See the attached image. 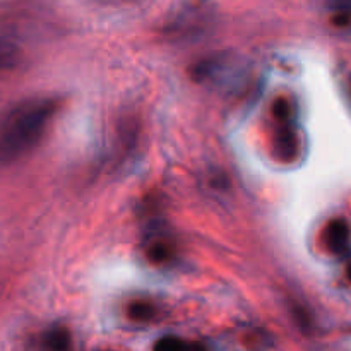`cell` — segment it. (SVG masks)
<instances>
[{"instance_id": "5", "label": "cell", "mask_w": 351, "mask_h": 351, "mask_svg": "<svg viewBox=\"0 0 351 351\" xmlns=\"http://www.w3.org/2000/svg\"><path fill=\"white\" fill-rule=\"evenodd\" d=\"M19 48L9 40H0V72L16 67L19 62Z\"/></svg>"}, {"instance_id": "8", "label": "cell", "mask_w": 351, "mask_h": 351, "mask_svg": "<svg viewBox=\"0 0 351 351\" xmlns=\"http://www.w3.org/2000/svg\"><path fill=\"white\" fill-rule=\"evenodd\" d=\"M348 273H350V278H351V266H350V271H348Z\"/></svg>"}, {"instance_id": "2", "label": "cell", "mask_w": 351, "mask_h": 351, "mask_svg": "<svg viewBox=\"0 0 351 351\" xmlns=\"http://www.w3.org/2000/svg\"><path fill=\"white\" fill-rule=\"evenodd\" d=\"M273 153L283 163H291L300 156V137L293 122H278L273 139Z\"/></svg>"}, {"instance_id": "1", "label": "cell", "mask_w": 351, "mask_h": 351, "mask_svg": "<svg viewBox=\"0 0 351 351\" xmlns=\"http://www.w3.org/2000/svg\"><path fill=\"white\" fill-rule=\"evenodd\" d=\"M51 98H29L10 106L0 117V165H10L40 144L57 113Z\"/></svg>"}, {"instance_id": "6", "label": "cell", "mask_w": 351, "mask_h": 351, "mask_svg": "<svg viewBox=\"0 0 351 351\" xmlns=\"http://www.w3.org/2000/svg\"><path fill=\"white\" fill-rule=\"evenodd\" d=\"M129 315L132 321L137 322L149 321L154 315V307L151 304H147V302H134L129 307Z\"/></svg>"}, {"instance_id": "7", "label": "cell", "mask_w": 351, "mask_h": 351, "mask_svg": "<svg viewBox=\"0 0 351 351\" xmlns=\"http://www.w3.org/2000/svg\"><path fill=\"white\" fill-rule=\"evenodd\" d=\"M184 348H192L191 343H185L182 339L177 338H163L156 343V350H163V351H180Z\"/></svg>"}, {"instance_id": "3", "label": "cell", "mask_w": 351, "mask_h": 351, "mask_svg": "<svg viewBox=\"0 0 351 351\" xmlns=\"http://www.w3.org/2000/svg\"><path fill=\"white\" fill-rule=\"evenodd\" d=\"M350 225L345 219H332V221L326 226V245H328V249L331 250V252H345L350 245Z\"/></svg>"}, {"instance_id": "4", "label": "cell", "mask_w": 351, "mask_h": 351, "mask_svg": "<svg viewBox=\"0 0 351 351\" xmlns=\"http://www.w3.org/2000/svg\"><path fill=\"white\" fill-rule=\"evenodd\" d=\"M43 346L48 350H67L71 346V335L64 328H53L43 336Z\"/></svg>"}]
</instances>
